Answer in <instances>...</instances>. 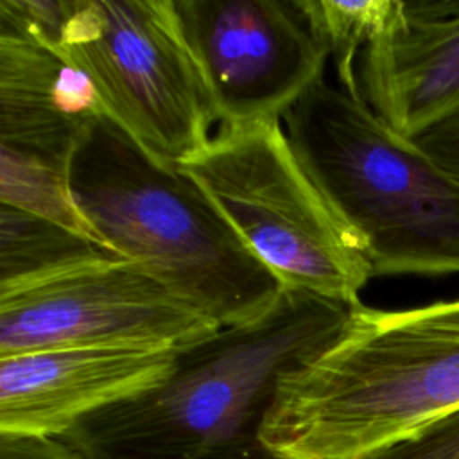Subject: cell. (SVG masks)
<instances>
[{
    "label": "cell",
    "mask_w": 459,
    "mask_h": 459,
    "mask_svg": "<svg viewBox=\"0 0 459 459\" xmlns=\"http://www.w3.org/2000/svg\"><path fill=\"white\" fill-rule=\"evenodd\" d=\"M362 459H459V412Z\"/></svg>",
    "instance_id": "15"
},
{
    "label": "cell",
    "mask_w": 459,
    "mask_h": 459,
    "mask_svg": "<svg viewBox=\"0 0 459 459\" xmlns=\"http://www.w3.org/2000/svg\"><path fill=\"white\" fill-rule=\"evenodd\" d=\"M289 142L373 274L459 273V181L364 99L317 81L285 115Z\"/></svg>",
    "instance_id": "4"
},
{
    "label": "cell",
    "mask_w": 459,
    "mask_h": 459,
    "mask_svg": "<svg viewBox=\"0 0 459 459\" xmlns=\"http://www.w3.org/2000/svg\"><path fill=\"white\" fill-rule=\"evenodd\" d=\"M351 307L285 289L262 317L176 351L167 378L59 439L82 459H281L262 439L278 382L341 333Z\"/></svg>",
    "instance_id": "1"
},
{
    "label": "cell",
    "mask_w": 459,
    "mask_h": 459,
    "mask_svg": "<svg viewBox=\"0 0 459 459\" xmlns=\"http://www.w3.org/2000/svg\"><path fill=\"white\" fill-rule=\"evenodd\" d=\"M357 77L366 104L407 140L459 120V2H403L360 52Z\"/></svg>",
    "instance_id": "11"
},
{
    "label": "cell",
    "mask_w": 459,
    "mask_h": 459,
    "mask_svg": "<svg viewBox=\"0 0 459 459\" xmlns=\"http://www.w3.org/2000/svg\"><path fill=\"white\" fill-rule=\"evenodd\" d=\"M459 412V299L351 307L341 333L285 373L262 439L281 459H362Z\"/></svg>",
    "instance_id": "2"
},
{
    "label": "cell",
    "mask_w": 459,
    "mask_h": 459,
    "mask_svg": "<svg viewBox=\"0 0 459 459\" xmlns=\"http://www.w3.org/2000/svg\"><path fill=\"white\" fill-rule=\"evenodd\" d=\"M176 351L63 348L0 357V434L63 437L172 371Z\"/></svg>",
    "instance_id": "10"
},
{
    "label": "cell",
    "mask_w": 459,
    "mask_h": 459,
    "mask_svg": "<svg viewBox=\"0 0 459 459\" xmlns=\"http://www.w3.org/2000/svg\"><path fill=\"white\" fill-rule=\"evenodd\" d=\"M285 289L357 305L373 269L296 156L280 120L219 131L178 165Z\"/></svg>",
    "instance_id": "5"
},
{
    "label": "cell",
    "mask_w": 459,
    "mask_h": 459,
    "mask_svg": "<svg viewBox=\"0 0 459 459\" xmlns=\"http://www.w3.org/2000/svg\"><path fill=\"white\" fill-rule=\"evenodd\" d=\"M0 459H82L59 437L0 434Z\"/></svg>",
    "instance_id": "16"
},
{
    "label": "cell",
    "mask_w": 459,
    "mask_h": 459,
    "mask_svg": "<svg viewBox=\"0 0 459 459\" xmlns=\"http://www.w3.org/2000/svg\"><path fill=\"white\" fill-rule=\"evenodd\" d=\"M215 120H280L323 79L328 50L299 0H174Z\"/></svg>",
    "instance_id": "9"
},
{
    "label": "cell",
    "mask_w": 459,
    "mask_h": 459,
    "mask_svg": "<svg viewBox=\"0 0 459 459\" xmlns=\"http://www.w3.org/2000/svg\"><path fill=\"white\" fill-rule=\"evenodd\" d=\"M70 190L106 247L221 328L262 317L285 290L192 178L104 113L81 133Z\"/></svg>",
    "instance_id": "3"
},
{
    "label": "cell",
    "mask_w": 459,
    "mask_h": 459,
    "mask_svg": "<svg viewBox=\"0 0 459 459\" xmlns=\"http://www.w3.org/2000/svg\"><path fill=\"white\" fill-rule=\"evenodd\" d=\"M99 113L79 70L43 45L0 34V203L99 244L70 190L75 147Z\"/></svg>",
    "instance_id": "8"
},
{
    "label": "cell",
    "mask_w": 459,
    "mask_h": 459,
    "mask_svg": "<svg viewBox=\"0 0 459 459\" xmlns=\"http://www.w3.org/2000/svg\"><path fill=\"white\" fill-rule=\"evenodd\" d=\"M111 258L122 256L61 224L0 203V298Z\"/></svg>",
    "instance_id": "12"
},
{
    "label": "cell",
    "mask_w": 459,
    "mask_h": 459,
    "mask_svg": "<svg viewBox=\"0 0 459 459\" xmlns=\"http://www.w3.org/2000/svg\"><path fill=\"white\" fill-rule=\"evenodd\" d=\"M75 0H0V34L30 39L57 54Z\"/></svg>",
    "instance_id": "14"
},
{
    "label": "cell",
    "mask_w": 459,
    "mask_h": 459,
    "mask_svg": "<svg viewBox=\"0 0 459 459\" xmlns=\"http://www.w3.org/2000/svg\"><path fill=\"white\" fill-rule=\"evenodd\" d=\"M57 56L154 158L179 165L212 138L215 113L174 0H75Z\"/></svg>",
    "instance_id": "6"
},
{
    "label": "cell",
    "mask_w": 459,
    "mask_h": 459,
    "mask_svg": "<svg viewBox=\"0 0 459 459\" xmlns=\"http://www.w3.org/2000/svg\"><path fill=\"white\" fill-rule=\"evenodd\" d=\"M314 34L332 56L342 90L362 99L355 61L378 36L387 32L402 13V0H299Z\"/></svg>",
    "instance_id": "13"
},
{
    "label": "cell",
    "mask_w": 459,
    "mask_h": 459,
    "mask_svg": "<svg viewBox=\"0 0 459 459\" xmlns=\"http://www.w3.org/2000/svg\"><path fill=\"white\" fill-rule=\"evenodd\" d=\"M412 142L459 181V120L434 127Z\"/></svg>",
    "instance_id": "17"
},
{
    "label": "cell",
    "mask_w": 459,
    "mask_h": 459,
    "mask_svg": "<svg viewBox=\"0 0 459 459\" xmlns=\"http://www.w3.org/2000/svg\"><path fill=\"white\" fill-rule=\"evenodd\" d=\"M219 328L126 258L0 298V357L63 348L179 351Z\"/></svg>",
    "instance_id": "7"
}]
</instances>
